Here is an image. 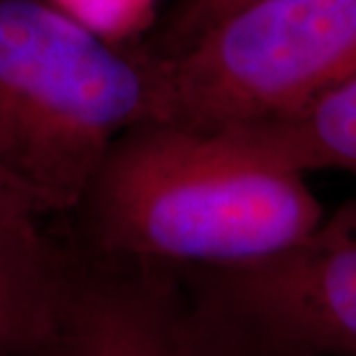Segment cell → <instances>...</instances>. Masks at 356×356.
<instances>
[{"label":"cell","mask_w":356,"mask_h":356,"mask_svg":"<svg viewBox=\"0 0 356 356\" xmlns=\"http://www.w3.org/2000/svg\"><path fill=\"white\" fill-rule=\"evenodd\" d=\"M229 132L303 174H356V76L291 116Z\"/></svg>","instance_id":"52a82bcc"},{"label":"cell","mask_w":356,"mask_h":356,"mask_svg":"<svg viewBox=\"0 0 356 356\" xmlns=\"http://www.w3.org/2000/svg\"><path fill=\"white\" fill-rule=\"evenodd\" d=\"M155 58L158 120L204 130L268 123L356 76V0H248Z\"/></svg>","instance_id":"3957f363"},{"label":"cell","mask_w":356,"mask_h":356,"mask_svg":"<svg viewBox=\"0 0 356 356\" xmlns=\"http://www.w3.org/2000/svg\"><path fill=\"white\" fill-rule=\"evenodd\" d=\"M176 275L199 356H356V197L280 252Z\"/></svg>","instance_id":"277c9868"},{"label":"cell","mask_w":356,"mask_h":356,"mask_svg":"<svg viewBox=\"0 0 356 356\" xmlns=\"http://www.w3.org/2000/svg\"><path fill=\"white\" fill-rule=\"evenodd\" d=\"M160 63L127 51L51 0H0V192L70 216L130 127L158 120Z\"/></svg>","instance_id":"7a4b0ae2"},{"label":"cell","mask_w":356,"mask_h":356,"mask_svg":"<svg viewBox=\"0 0 356 356\" xmlns=\"http://www.w3.org/2000/svg\"><path fill=\"white\" fill-rule=\"evenodd\" d=\"M0 192V356H44L74 287L76 252Z\"/></svg>","instance_id":"8992f818"},{"label":"cell","mask_w":356,"mask_h":356,"mask_svg":"<svg viewBox=\"0 0 356 356\" xmlns=\"http://www.w3.org/2000/svg\"><path fill=\"white\" fill-rule=\"evenodd\" d=\"M324 213L303 172L238 134L146 120L113 141L70 216L90 257L188 270L264 259Z\"/></svg>","instance_id":"6da1fadb"},{"label":"cell","mask_w":356,"mask_h":356,"mask_svg":"<svg viewBox=\"0 0 356 356\" xmlns=\"http://www.w3.org/2000/svg\"><path fill=\"white\" fill-rule=\"evenodd\" d=\"M243 3L248 0H174L146 51L153 56H174L199 38L211 24Z\"/></svg>","instance_id":"ba28073f"},{"label":"cell","mask_w":356,"mask_h":356,"mask_svg":"<svg viewBox=\"0 0 356 356\" xmlns=\"http://www.w3.org/2000/svg\"><path fill=\"white\" fill-rule=\"evenodd\" d=\"M74 252L72 296L44 356H199L176 270Z\"/></svg>","instance_id":"5b68a950"}]
</instances>
